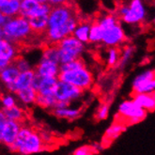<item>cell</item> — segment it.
Returning <instances> with one entry per match:
<instances>
[{
    "mask_svg": "<svg viewBox=\"0 0 155 155\" xmlns=\"http://www.w3.org/2000/svg\"><path fill=\"white\" fill-rule=\"evenodd\" d=\"M80 23L75 8L70 4L53 7L49 14L48 28L45 38L50 44H58L63 39L72 35Z\"/></svg>",
    "mask_w": 155,
    "mask_h": 155,
    "instance_id": "1",
    "label": "cell"
},
{
    "mask_svg": "<svg viewBox=\"0 0 155 155\" xmlns=\"http://www.w3.org/2000/svg\"><path fill=\"white\" fill-rule=\"evenodd\" d=\"M8 149L12 152H17L20 155H31L44 150L45 143L40 133L29 126L23 125L15 143Z\"/></svg>",
    "mask_w": 155,
    "mask_h": 155,
    "instance_id": "2",
    "label": "cell"
},
{
    "mask_svg": "<svg viewBox=\"0 0 155 155\" xmlns=\"http://www.w3.org/2000/svg\"><path fill=\"white\" fill-rule=\"evenodd\" d=\"M33 34L28 19L16 16L10 20L4 27L0 28V40H5L14 44H19L28 40Z\"/></svg>",
    "mask_w": 155,
    "mask_h": 155,
    "instance_id": "3",
    "label": "cell"
},
{
    "mask_svg": "<svg viewBox=\"0 0 155 155\" xmlns=\"http://www.w3.org/2000/svg\"><path fill=\"white\" fill-rule=\"evenodd\" d=\"M117 15L125 24L138 25L145 21L147 10L143 0H130L128 5L124 4L117 8Z\"/></svg>",
    "mask_w": 155,
    "mask_h": 155,
    "instance_id": "4",
    "label": "cell"
},
{
    "mask_svg": "<svg viewBox=\"0 0 155 155\" xmlns=\"http://www.w3.org/2000/svg\"><path fill=\"white\" fill-rule=\"evenodd\" d=\"M57 45L59 53L60 64H65L81 58L85 51V44L77 40L74 35L63 39Z\"/></svg>",
    "mask_w": 155,
    "mask_h": 155,
    "instance_id": "5",
    "label": "cell"
},
{
    "mask_svg": "<svg viewBox=\"0 0 155 155\" xmlns=\"http://www.w3.org/2000/svg\"><path fill=\"white\" fill-rule=\"evenodd\" d=\"M60 81L66 82L72 86H74L81 90H88L94 83V77L92 72L87 67L67 72H60L58 75Z\"/></svg>",
    "mask_w": 155,
    "mask_h": 155,
    "instance_id": "6",
    "label": "cell"
},
{
    "mask_svg": "<svg viewBox=\"0 0 155 155\" xmlns=\"http://www.w3.org/2000/svg\"><path fill=\"white\" fill-rule=\"evenodd\" d=\"M117 115L124 120L126 125H134L144 120L148 111L136 104L133 99L125 100L117 107Z\"/></svg>",
    "mask_w": 155,
    "mask_h": 155,
    "instance_id": "7",
    "label": "cell"
},
{
    "mask_svg": "<svg viewBox=\"0 0 155 155\" xmlns=\"http://www.w3.org/2000/svg\"><path fill=\"white\" fill-rule=\"evenodd\" d=\"M20 122L8 120L6 118L4 113L0 112V141L7 148L13 145L17 139V136L22 128Z\"/></svg>",
    "mask_w": 155,
    "mask_h": 155,
    "instance_id": "8",
    "label": "cell"
},
{
    "mask_svg": "<svg viewBox=\"0 0 155 155\" xmlns=\"http://www.w3.org/2000/svg\"><path fill=\"white\" fill-rule=\"evenodd\" d=\"M83 95V90L60 80L58 81L56 91H54V98L59 103H65L69 105L79 101Z\"/></svg>",
    "mask_w": 155,
    "mask_h": 155,
    "instance_id": "9",
    "label": "cell"
},
{
    "mask_svg": "<svg viewBox=\"0 0 155 155\" xmlns=\"http://www.w3.org/2000/svg\"><path fill=\"white\" fill-rule=\"evenodd\" d=\"M125 41L126 35L120 23L104 30V38L102 43L108 48L117 47L118 45L122 44Z\"/></svg>",
    "mask_w": 155,
    "mask_h": 155,
    "instance_id": "10",
    "label": "cell"
},
{
    "mask_svg": "<svg viewBox=\"0 0 155 155\" xmlns=\"http://www.w3.org/2000/svg\"><path fill=\"white\" fill-rule=\"evenodd\" d=\"M19 57L18 45L5 40H0V70L5 69Z\"/></svg>",
    "mask_w": 155,
    "mask_h": 155,
    "instance_id": "11",
    "label": "cell"
},
{
    "mask_svg": "<svg viewBox=\"0 0 155 155\" xmlns=\"http://www.w3.org/2000/svg\"><path fill=\"white\" fill-rule=\"evenodd\" d=\"M58 81V77H40L36 75L32 87L37 90L38 94L40 95L54 96V91H56Z\"/></svg>",
    "mask_w": 155,
    "mask_h": 155,
    "instance_id": "12",
    "label": "cell"
},
{
    "mask_svg": "<svg viewBox=\"0 0 155 155\" xmlns=\"http://www.w3.org/2000/svg\"><path fill=\"white\" fill-rule=\"evenodd\" d=\"M34 71L36 75L40 77H58L60 74V64L41 58Z\"/></svg>",
    "mask_w": 155,
    "mask_h": 155,
    "instance_id": "13",
    "label": "cell"
},
{
    "mask_svg": "<svg viewBox=\"0 0 155 155\" xmlns=\"http://www.w3.org/2000/svg\"><path fill=\"white\" fill-rule=\"evenodd\" d=\"M20 74L21 71L18 70L14 63H12L5 69L0 70V79H1V83L4 87L15 84Z\"/></svg>",
    "mask_w": 155,
    "mask_h": 155,
    "instance_id": "14",
    "label": "cell"
},
{
    "mask_svg": "<svg viewBox=\"0 0 155 155\" xmlns=\"http://www.w3.org/2000/svg\"><path fill=\"white\" fill-rule=\"evenodd\" d=\"M18 100V103H20L21 106L28 107L36 104V100L38 97L37 90H35L32 87H27L22 90H19L15 94Z\"/></svg>",
    "mask_w": 155,
    "mask_h": 155,
    "instance_id": "15",
    "label": "cell"
},
{
    "mask_svg": "<svg viewBox=\"0 0 155 155\" xmlns=\"http://www.w3.org/2000/svg\"><path fill=\"white\" fill-rule=\"evenodd\" d=\"M21 2L16 0H0V14L11 18L20 15Z\"/></svg>",
    "mask_w": 155,
    "mask_h": 155,
    "instance_id": "16",
    "label": "cell"
},
{
    "mask_svg": "<svg viewBox=\"0 0 155 155\" xmlns=\"http://www.w3.org/2000/svg\"><path fill=\"white\" fill-rule=\"evenodd\" d=\"M125 130H126V124L124 122H120V121L113 122L105 130V133H104V141L106 144L113 142Z\"/></svg>",
    "mask_w": 155,
    "mask_h": 155,
    "instance_id": "17",
    "label": "cell"
},
{
    "mask_svg": "<svg viewBox=\"0 0 155 155\" xmlns=\"http://www.w3.org/2000/svg\"><path fill=\"white\" fill-rule=\"evenodd\" d=\"M53 115L58 117L62 118V120H74L78 118L81 115V108L79 107H64V108H54L52 110Z\"/></svg>",
    "mask_w": 155,
    "mask_h": 155,
    "instance_id": "18",
    "label": "cell"
},
{
    "mask_svg": "<svg viewBox=\"0 0 155 155\" xmlns=\"http://www.w3.org/2000/svg\"><path fill=\"white\" fill-rule=\"evenodd\" d=\"M28 22L35 34H43L48 28L49 15H38L28 18Z\"/></svg>",
    "mask_w": 155,
    "mask_h": 155,
    "instance_id": "19",
    "label": "cell"
},
{
    "mask_svg": "<svg viewBox=\"0 0 155 155\" xmlns=\"http://www.w3.org/2000/svg\"><path fill=\"white\" fill-rule=\"evenodd\" d=\"M133 100L146 111L150 112L155 110V92L134 94Z\"/></svg>",
    "mask_w": 155,
    "mask_h": 155,
    "instance_id": "20",
    "label": "cell"
},
{
    "mask_svg": "<svg viewBox=\"0 0 155 155\" xmlns=\"http://www.w3.org/2000/svg\"><path fill=\"white\" fill-rule=\"evenodd\" d=\"M35 76H36V72H35L34 69L30 70V71H27L21 72L19 77H18V79L16 81V83L14 84L15 89H16V93L19 90H22V89L32 87Z\"/></svg>",
    "mask_w": 155,
    "mask_h": 155,
    "instance_id": "21",
    "label": "cell"
},
{
    "mask_svg": "<svg viewBox=\"0 0 155 155\" xmlns=\"http://www.w3.org/2000/svg\"><path fill=\"white\" fill-rule=\"evenodd\" d=\"M91 23L88 21H80L78 25L74 32V37L84 44L89 42V32H90Z\"/></svg>",
    "mask_w": 155,
    "mask_h": 155,
    "instance_id": "22",
    "label": "cell"
},
{
    "mask_svg": "<svg viewBox=\"0 0 155 155\" xmlns=\"http://www.w3.org/2000/svg\"><path fill=\"white\" fill-rule=\"evenodd\" d=\"M1 111L4 113L7 120H12L16 122H22L25 118V111L23 106L15 105L10 109H1Z\"/></svg>",
    "mask_w": 155,
    "mask_h": 155,
    "instance_id": "23",
    "label": "cell"
},
{
    "mask_svg": "<svg viewBox=\"0 0 155 155\" xmlns=\"http://www.w3.org/2000/svg\"><path fill=\"white\" fill-rule=\"evenodd\" d=\"M153 79H155V70H146L142 71L141 74L136 75L132 82L133 91Z\"/></svg>",
    "mask_w": 155,
    "mask_h": 155,
    "instance_id": "24",
    "label": "cell"
},
{
    "mask_svg": "<svg viewBox=\"0 0 155 155\" xmlns=\"http://www.w3.org/2000/svg\"><path fill=\"white\" fill-rule=\"evenodd\" d=\"M40 5L41 3L38 2L37 0H23L21 2L20 16L28 19L35 13Z\"/></svg>",
    "mask_w": 155,
    "mask_h": 155,
    "instance_id": "25",
    "label": "cell"
},
{
    "mask_svg": "<svg viewBox=\"0 0 155 155\" xmlns=\"http://www.w3.org/2000/svg\"><path fill=\"white\" fill-rule=\"evenodd\" d=\"M104 38V30L97 21L91 23L90 32H89V43H102Z\"/></svg>",
    "mask_w": 155,
    "mask_h": 155,
    "instance_id": "26",
    "label": "cell"
},
{
    "mask_svg": "<svg viewBox=\"0 0 155 155\" xmlns=\"http://www.w3.org/2000/svg\"><path fill=\"white\" fill-rule=\"evenodd\" d=\"M96 21L100 25V26L103 28V30L107 29L109 27L114 26L115 25L120 23L117 15L112 14V13H106V14L101 15Z\"/></svg>",
    "mask_w": 155,
    "mask_h": 155,
    "instance_id": "27",
    "label": "cell"
},
{
    "mask_svg": "<svg viewBox=\"0 0 155 155\" xmlns=\"http://www.w3.org/2000/svg\"><path fill=\"white\" fill-rule=\"evenodd\" d=\"M134 53V46L133 45H126V46L123 48L121 54H120V59L118 61V64L117 66V68L118 70H123L127 64L130 62V60L132 59Z\"/></svg>",
    "mask_w": 155,
    "mask_h": 155,
    "instance_id": "28",
    "label": "cell"
},
{
    "mask_svg": "<svg viewBox=\"0 0 155 155\" xmlns=\"http://www.w3.org/2000/svg\"><path fill=\"white\" fill-rule=\"evenodd\" d=\"M57 104H58V101L56 100V98H54V96H44V95L38 94L35 104L43 109L53 110V109H54V107H56Z\"/></svg>",
    "mask_w": 155,
    "mask_h": 155,
    "instance_id": "29",
    "label": "cell"
},
{
    "mask_svg": "<svg viewBox=\"0 0 155 155\" xmlns=\"http://www.w3.org/2000/svg\"><path fill=\"white\" fill-rule=\"evenodd\" d=\"M41 58H44V59H48V60L54 61V62H57V63H59V64H60L59 53H58V45L51 44V45H48V46H46L42 50Z\"/></svg>",
    "mask_w": 155,
    "mask_h": 155,
    "instance_id": "30",
    "label": "cell"
},
{
    "mask_svg": "<svg viewBox=\"0 0 155 155\" xmlns=\"http://www.w3.org/2000/svg\"><path fill=\"white\" fill-rule=\"evenodd\" d=\"M121 53L117 47H111L108 48L106 52V65L110 68H117L118 61L120 59Z\"/></svg>",
    "mask_w": 155,
    "mask_h": 155,
    "instance_id": "31",
    "label": "cell"
},
{
    "mask_svg": "<svg viewBox=\"0 0 155 155\" xmlns=\"http://www.w3.org/2000/svg\"><path fill=\"white\" fill-rule=\"evenodd\" d=\"M86 67V64L84 60L82 58L71 61L65 64H60V72H67V71H74L79 69H82Z\"/></svg>",
    "mask_w": 155,
    "mask_h": 155,
    "instance_id": "32",
    "label": "cell"
},
{
    "mask_svg": "<svg viewBox=\"0 0 155 155\" xmlns=\"http://www.w3.org/2000/svg\"><path fill=\"white\" fill-rule=\"evenodd\" d=\"M18 100L15 94L12 93H3L1 96V106L2 109H10L15 105H17Z\"/></svg>",
    "mask_w": 155,
    "mask_h": 155,
    "instance_id": "33",
    "label": "cell"
},
{
    "mask_svg": "<svg viewBox=\"0 0 155 155\" xmlns=\"http://www.w3.org/2000/svg\"><path fill=\"white\" fill-rule=\"evenodd\" d=\"M13 63L21 72L27 71H30V70L34 69V68H32L30 61L27 58H24V57H18Z\"/></svg>",
    "mask_w": 155,
    "mask_h": 155,
    "instance_id": "34",
    "label": "cell"
},
{
    "mask_svg": "<svg viewBox=\"0 0 155 155\" xmlns=\"http://www.w3.org/2000/svg\"><path fill=\"white\" fill-rule=\"evenodd\" d=\"M109 115V104H101L98 107L96 114H95V118L97 120H105L108 117Z\"/></svg>",
    "mask_w": 155,
    "mask_h": 155,
    "instance_id": "35",
    "label": "cell"
},
{
    "mask_svg": "<svg viewBox=\"0 0 155 155\" xmlns=\"http://www.w3.org/2000/svg\"><path fill=\"white\" fill-rule=\"evenodd\" d=\"M155 92V79L150 80L148 83L144 84L140 87L136 88L134 93V94H141V93H153Z\"/></svg>",
    "mask_w": 155,
    "mask_h": 155,
    "instance_id": "36",
    "label": "cell"
},
{
    "mask_svg": "<svg viewBox=\"0 0 155 155\" xmlns=\"http://www.w3.org/2000/svg\"><path fill=\"white\" fill-rule=\"evenodd\" d=\"M72 155H96V153L92 150L90 146H82L76 149Z\"/></svg>",
    "mask_w": 155,
    "mask_h": 155,
    "instance_id": "37",
    "label": "cell"
},
{
    "mask_svg": "<svg viewBox=\"0 0 155 155\" xmlns=\"http://www.w3.org/2000/svg\"><path fill=\"white\" fill-rule=\"evenodd\" d=\"M90 147H91V149H92V150H93L96 154L99 153L100 151H102V150L104 149V146L103 143H97V142H95V143H93V144H91V145H90Z\"/></svg>",
    "mask_w": 155,
    "mask_h": 155,
    "instance_id": "38",
    "label": "cell"
},
{
    "mask_svg": "<svg viewBox=\"0 0 155 155\" xmlns=\"http://www.w3.org/2000/svg\"><path fill=\"white\" fill-rule=\"evenodd\" d=\"M70 0H49L48 3L52 7H57V6H61V5H66L69 3Z\"/></svg>",
    "mask_w": 155,
    "mask_h": 155,
    "instance_id": "39",
    "label": "cell"
},
{
    "mask_svg": "<svg viewBox=\"0 0 155 155\" xmlns=\"http://www.w3.org/2000/svg\"><path fill=\"white\" fill-rule=\"evenodd\" d=\"M11 19H12L11 17L6 16L4 14H0V28H1V27H4L8 22H10Z\"/></svg>",
    "mask_w": 155,
    "mask_h": 155,
    "instance_id": "40",
    "label": "cell"
},
{
    "mask_svg": "<svg viewBox=\"0 0 155 155\" xmlns=\"http://www.w3.org/2000/svg\"><path fill=\"white\" fill-rule=\"evenodd\" d=\"M41 135V138L43 140L44 143H46L48 141H51V135L49 133H46V132H43V133H40Z\"/></svg>",
    "mask_w": 155,
    "mask_h": 155,
    "instance_id": "41",
    "label": "cell"
},
{
    "mask_svg": "<svg viewBox=\"0 0 155 155\" xmlns=\"http://www.w3.org/2000/svg\"><path fill=\"white\" fill-rule=\"evenodd\" d=\"M40 3H47V0H37Z\"/></svg>",
    "mask_w": 155,
    "mask_h": 155,
    "instance_id": "42",
    "label": "cell"
},
{
    "mask_svg": "<svg viewBox=\"0 0 155 155\" xmlns=\"http://www.w3.org/2000/svg\"><path fill=\"white\" fill-rule=\"evenodd\" d=\"M152 21H153V24L155 25V16L153 17V20H152Z\"/></svg>",
    "mask_w": 155,
    "mask_h": 155,
    "instance_id": "43",
    "label": "cell"
},
{
    "mask_svg": "<svg viewBox=\"0 0 155 155\" xmlns=\"http://www.w3.org/2000/svg\"><path fill=\"white\" fill-rule=\"evenodd\" d=\"M16 1H19V2H22V1H23V0H16Z\"/></svg>",
    "mask_w": 155,
    "mask_h": 155,
    "instance_id": "44",
    "label": "cell"
},
{
    "mask_svg": "<svg viewBox=\"0 0 155 155\" xmlns=\"http://www.w3.org/2000/svg\"><path fill=\"white\" fill-rule=\"evenodd\" d=\"M153 6H154V8H155V1H154V3H153Z\"/></svg>",
    "mask_w": 155,
    "mask_h": 155,
    "instance_id": "45",
    "label": "cell"
},
{
    "mask_svg": "<svg viewBox=\"0 0 155 155\" xmlns=\"http://www.w3.org/2000/svg\"><path fill=\"white\" fill-rule=\"evenodd\" d=\"M48 1H49V0H47V3H48Z\"/></svg>",
    "mask_w": 155,
    "mask_h": 155,
    "instance_id": "46",
    "label": "cell"
}]
</instances>
